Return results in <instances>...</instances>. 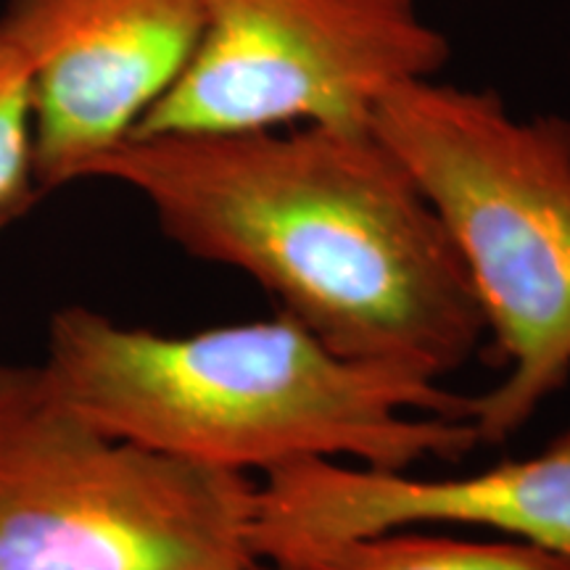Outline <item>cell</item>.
I'll use <instances>...</instances> for the list:
<instances>
[{"label": "cell", "mask_w": 570, "mask_h": 570, "mask_svg": "<svg viewBox=\"0 0 570 570\" xmlns=\"http://www.w3.org/2000/svg\"><path fill=\"white\" fill-rule=\"evenodd\" d=\"M82 180L130 188L175 246L348 360L444 383L487 341L446 227L373 127L132 135Z\"/></svg>", "instance_id": "cell-1"}, {"label": "cell", "mask_w": 570, "mask_h": 570, "mask_svg": "<svg viewBox=\"0 0 570 570\" xmlns=\"http://www.w3.org/2000/svg\"><path fill=\"white\" fill-rule=\"evenodd\" d=\"M42 365L111 436L233 473L309 460L415 470L481 446L473 396L341 356L283 312L164 336L67 306L48 325Z\"/></svg>", "instance_id": "cell-2"}, {"label": "cell", "mask_w": 570, "mask_h": 570, "mask_svg": "<svg viewBox=\"0 0 570 570\" xmlns=\"http://www.w3.org/2000/svg\"><path fill=\"white\" fill-rule=\"evenodd\" d=\"M373 130L458 248L504 370L470 425L508 444L570 381V119L433 77L391 92Z\"/></svg>", "instance_id": "cell-3"}, {"label": "cell", "mask_w": 570, "mask_h": 570, "mask_svg": "<svg viewBox=\"0 0 570 570\" xmlns=\"http://www.w3.org/2000/svg\"><path fill=\"white\" fill-rule=\"evenodd\" d=\"M252 475L119 439L0 362V570H269Z\"/></svg>", "instance_id": "cell-4"}, {"label": "cell", "mask_w": 570, "mask_h": 570, "mask_svg": "<svg viewBox=\"0 0 570 570\" xmlns=\"http://www.w3.org/2000/svg\"><path fill=\"white\" fill-rule=\"evenodd\" d=\"M449 56L417 0H206L188 67L135 135L373 127Z\"/></svg>", "instance_id": "cell-5"}, {"label": "cell", "mask_w": 570, "mask_h": 570, "mask_svg": "<svg viewBox=\"0 0 570 570\" xmlns=\"http://www.w3.org/2000/svg\"><path fill=\"white\" fill-rule=\"evenodd\" d=\"M206 0H6L32 63L40 198L132 138L202 38Z\"/></svg>", "instance_id": "cell-6"}, {"label": "cell", "mask_w": 570, "mask_h": 570, "mask_svg": "<svg viewBox=\"0 0 570 570\" xmlns=\"http://www.w3.org/2000/svg\"><path fill=\"white\" fill-rule=\"evenodd\" d=\"M410 525L483 529L570 558V425L531 458L470 475L309 460L262 475L256 491V552Z\"/></svg>", "instance_id": "cell-7"}, {"label": "cell", "mask_w": 570, "mask_h": 570, "mask_svg": "<svg viewBox=\"0 0 570 570\" xmlns=\"http://www.w3.org/2000/svg\"><path fill=\"white\" fill-rule=\"evenodd\" d=\"M269 570H570V558L518 539H465L428 525L325 541H273Z\"/></svg>", "instance_id": "cell-8"}, {"label": "cell", "mask_w": 570, "mask_h": 570, "mask_svg": "<svg viewBox=\"0 0 570 570\" xmlns=\"http://www.w3.org/2000/svg\"><path fill=\"white\" fill-rule=\"evenodd\" d=\"M38 202L32 63L0 19V227Z\"/></svg>", "instance_id": "cell-9"}]
</instances>
